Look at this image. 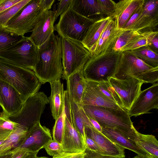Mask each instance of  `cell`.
Segmentation results:
<instances>
[{
    "label": "cell",
    "instance_id": "cell-23",
    "mask_svg": "<svg viewBox=\"0 0 158 158\" xmlns=\"http://www.w3.org/2000/svg\"><path fill=\"white\" fill-rule=\"evenodd\" d=\"M83 68L70 75L67 81V90L69 98L79 105H81L86 80L83 74Z\"/></svg>",
    "mask_w": 158,
    "mask_h": 158
},
{
    "label": "cell",
    "instance_id": "cell-31",
    "mask_svg": "<svg viewBox=\"0 0 158 158\" xmlns=\"http://www.w3.org/2000/svg\"><path fill=\"white\" fill-rule=\"evenodd\" d=\"M72 114L73 125L82 136L85 143L84 128L85 123L78 110V105L69 98Z\"/></svg>",
    "mask_w": 158,
    "mask_h": 158
},
{
    "label": "cell",
    "instance_id": "cell-11",
    "mask_svg": "<svg viewBox=\"0 0 158 158\" xmlns=\"http://www.w3.org/2000/svg\"><path fill=\"white\" fill-rule=\"evenodd\" d=\"M108 80L119 97L123 108L128 111L141 91L143 83L133 77L123 80L110 77Z\"/></svg>",
    "mask_w": 158,
    "mask_h": 158
},
{
    "label": "cell",
    "instance_id": "cell-47",
    "mask_svg": "<svg viewBox=\"0 0 158 158\" xmlns=\"http://www.w3.org/2000/svg\"><path fill=\"white\" fill-rule=\"evenodd\" d=\"M21 1V0H0V14Z\"/></svg>",
    "mask_w": 158,
    "mask_h": 158
},
{
    "label": "cell",
    "instance_id": "cell-32",
    "mask_svg": "<svg viewBox=\"0 0 158 158\" xmlns=\"http://www.w3.org/2000/svg\"><path fill=\"white\" fill-rule=\"evenodd\" d=\"M18 127L2 111L0 113V140L5 139Z\"/></svg>",
    "mask_w": 158,
    "mask_h": 158
},
{
    "label": "cell",
    "instance_id": "cell-17",
    "mask_svg": "<svg viewBox=\"0 0 158 158\" xmlns=\"http://www.w3.org/2000/svg\"><path fill=\"white\" fill-rule=\"evenodd\" d=\"M55 11L45 12L33 29L29 37L38 47L44 43L54 30Z\"/></svg>",
    "mask_w": 158,
    "mask_h": 158
},
{
    "label": "cell",
    "instance_id": "cell-38",
    "mask_svg": "<svg viewBox=\"0 0 158 158\" xmlns=\"http://www.w3.org/2000/svg\"><path fill=\"white\" fill-rule=\"evenodd\" d=\"M98 2L103 16L112 17L115 10L116 3L112 0H98Z\"/></svg>",
    "mask_w": 158,
    "mask_h": 158
},
{
    "label": "cell",
    "instance_id": "cell-51",
    "mask_svg": "<svg viewBox=\"0 0 158 158\" xmlns=\"http://www.w3.org/2000/svg\"><path fill=\"white\" fill-rule=\"evenodd\" d=\"M38 152H31L23 158H36Z\"/></svg>",
    "mask_w": 158,
    "mask_h": 158
},
{
    "label": "cell",
    "instance_id": "cell-49",
    "mask_svg": "<svg viewBox=\"0 0 158 158\" xmlns=\"http://www.w3.org/2000/svg\"><path fill=\"white\" fill-rule=\"evenodd\" d=\"M150 48L155 53L158 52V34L153 39L151 45L149 46Z\"/></svg>",
    "mask_w": 158,
    "mask_h": 158
},
{
    "label": "cell",
    "instance_id": "cell-19",
    "mask_svg": "<svg viewBox=\"0 0 158 158\" xmlns=\"http://www.w3.org/2000/svg\"><path fill=\"white\" fill-rule=\"evenodd\" d=\"M85 135L93 140L106 155L121 158L125 157V149L113 142L94 128L85 126Z\"/></svg>",
    "mask_w": 158,
    "mask_h": 158
},
{
    "label": "cell",
    "instance_id": "cell-40",
    "mask_svg": "<svg viewBox=\"0 0 158 158\" xmlns=\"http://www.w3.org/2000/svg\"><path fill=\"white\" fill-rule=\"evenodd\" d=\"M73 0H61L58 3L56 10L55 12V21L58 17L70 8Z\"/></svg>",
    "mask_w": 158,
    "mask_h": 158
},
{
    "label": "cell",
    "instance_id": "cell-50",
    "mask_svg": "<svg viewBox=\"0 0 158 158\" xmlns=\"http://www.w3.org/2000/svg\"><path fill=\"white\" fill-rule=\"evenodd\" d=\"M89 118L93 127L99 131L101 132L102 127L98 123L97 121L92 118Z\"/></svg>",
    "mask_w": 158,
    "mask_h": 158
},
{
    "label": "cell",
    "instance_id": "cell-10",
    "mask_svg": "<svg viewBox=\"0 0 158 158\" xmlns=\"http://www.w3.org/2000/svg\"><path fill=\"white\" fill-rule=\"evenodd\" d=\"M96 21L85 17L70 8L60 15L54 30L61 38L81 41L89 27Z\"/></svg>",
    "mask_w": 158,
    "mask_h": 158
},
{
    "label": "cell",
    "instance_id": "cell-14",
    "mask_svg": "<svg viewBox=\"0 0 158 158\" xmlns=\"http://www.w3.org/2000/svg\"><path fill=\"white\" fill-rule=\"evenodd\" d=\"M158 25V0H145L143 10L130 29L142 32L156 30Z\"/></svg>",
    "mask_w": 158,
    "mask_h": 158
},
{
    "label": "cell",
    "instance_id": "cell-48",
    "mask_svg": "<svg viewBox=\"0 0 158 158\" xmlns=\"http://www.w3.org/2000/svg\"><path fill=\"white\" fill-rule=\"evenodd\" d=\"M55 2L54 0H40V2L42 8L46 12L50 10Z\"/></svg>",
    "mask_w": 158,
    "mask_h": 158
},
{
    "label": "cell",
    "instance_id": "cell-36",
    "mask_svg": "<svg viewBox=\"0 0 158 158\" xmlns=\"http://www.w3.org/2000/svg\"><path fill=\"white\" fill-rule=\"evenodd\" d=\"M96 82L100 91L121 108L124 109L119 97L109 81Z\"/></svg>",
    "mask_w": 158,
    "mask_h": 158
},
{
    "label": "cell",
    "instance_id": "cell-41",
    "mask_svg": "<svg viewBox=\"0 0 158 158\" xmlns=\"http://www.w3.org/2000/svg\"><path fill=\"white\" fill-rule=\"evenodd\" d=\"M63 111L65 117L73 123L72 114L69 95L67 91H64V106Z\"/></svg>",
    "mask_w": 158,
    "mask_h": 158
},
{
    "label": "cell",
    "instance_id": "cell-25",
    "mask_svg": "<svg viewBox=\"0 0 158 158\" xmlns=\"http://www.w3.org/2000/svg\"><path fill=\"white\" fill-rule=\"evenodd\" d=\"M51 88L50 96L48 99L52 115L55 120L63 111L64 106L63 84L60 79L49 82Z\"/></svg>",
    "mask_w": 158,
    "mask_h": 158
},
{
    "label": "cell",
    "instance_id": "cell-21",
    "mask_svg": "<svg viewBox=\"0 0 158 158\" xmlns=\"http://www.w3.org/2000/svg\"><path fill=\"white\" fill-rule=\"evenodd\" d=\"M145 1L123 0L116 3L115 10L112 16L116 29H123L131 16Z\"/></svg>",
    "mask_w": 158,
    "mask_h": 158
},
{
    "label": "cell",
    "instance_id": "cell-1",
    "mask_svg": "<svg viewBox=\"0 0 158 158\" xmlns=\"http://www.w3.org/2000/svg\"><path fill=\"white\" fill-rule=\"evenodd\" d=\"M37 47V59L33 71L42 84L60 79L63 73L61 38L53 32Z\"/></svg>",
    "mask_w": 158,
    "mask_h": 158
},
{
    "label": "cell",
    "instance_id": "cell-26",
    "mask_svg": "<svg viewBox=\"0 0 158 158\" xmlns=\"http://www.w3.org/2000/svg\"><path fill=\"white\" fill-rule=\"evenodd\" d=\"M70 8L90 19L97 20L105 17L101 13L98 0H73Z\"/></svg>",
    "mask_w": 158,
    "mask_h": 158
},
{
    "label": "cell",
    "instance_id": "cell-13",
    "mask_svg": "<svg viewBox=\"0 0 158 158\" xmlns=\"http://www.w3.org/2000/svg\"><path fill=\"white\" fill-rule=\"evenodd\" d=\"M25 102L19 93L10 84L0 80V105L8 117L18 112Z\"/></svg>",
    "mask_w": 158,
    "mask_h": 158
},
{
    "label": "cell",
    "instance_id": "cell-37",
    "mask_svg": "<svg viewBox=\"0 0 158 158\" xmlns=\"http://www.w3.org/2000/svg\"><path fill=\"white\" fill-rule=\"evenodd\" d=\"M64 111L55 120L52 129L53 139L62 144L64 130Z\"/></svg>",
    "mask_w": 158,
    "mask_h": 158
},
{
    "label": "cell",
    "instance_id": "cell-33",
    "mask_svg": "<svg viewBox=\"0 0 158 158\" xmlns=\"http://www.w3.org/2000/svg\"><path fill=\"white\" fill-rule=\"evenodd\" d=\"M31 0L21 1L0 14V29H2L6 23Z\"/></svg>",
    "mask_w": 158,
    "mask_h": 158
},
{
    "label": "cell",
    "instance_id": "cell-18",
    "mask_svg": "<svg viewBox=\"0 0 158 158\" xmlns=\"http://www.w3.org/2000/svg\"><path fill=\"white\" fill-rule=\"evenodd\" d=\"M124 31L123 29H116L112 18L98 42L90 51L91 56L102 54L113 50L118 37Z\"/></svg>",
    "mask_w": 158,
    "mask_h": 158
},
{
    "label": "cell",
    "instance_id": "cell-27",
    "mask_svg": "<svg viewBox=\"0 0 158 158\" xmlns=\"http://www.w3.org/2000/svg\"><path fill=\"white\" fill-rule=\"evenodd\" d=\"M28 132L27 130L18 126L0 145V157L11 153L18 147L25 140Z\"/></svg>",
    "mask_w": 158,
    "mask_h": 158
},
{
    "label": "cell",
    "instance_id": "cell-22",
    "mask_svg": "<svg viewBox=\"0 0 158 158\" xmlns=\"http://www.w3.org/2000/svg\"><path fill=\"white\" fill-rule=\"evenodd\" d=\"M101 132L124 148L132 151L141 156L151 158L145 152L137 145L135 142L128 138L120 132L114 129L105 127H102Z\"/></svg>",
    "mask_w": 158,
    "mask_h": 158
},
{
    "label": "cell",
    "instance_id": "cell-44",
    "mask_svg": "<svg viewBox=\"0 0 158 158\" xmlns=\"http://www.w3.org/2000/svg\"><path fill=\"white\" fill-rule=\"evenodd\" d=\"M85 142L86 147L100 154L106 155L104 151L93 140L86 135Z\"/></svg>",
    "mask_w": 158,
    "mask_h": 158
},
{
    "label": "cell",
    "instance_id": "cell-2",
    "mask_svg": "<svg viewBox=\"0 0 158 158\" xmlns=\"http://www.w3.org/2000/svg\"><path fill=\"white\" fill-rule=\"evenodd\" d=\"M82 107L88 117L97 121L102 127L114 129L137 142V131L127 110L89 105L82 106Z\"/></svg>",
    "mask_w": 158,
    "mask_h": 158
},
{
    "label": "cell",
    "instance_id": "cell-52",
    "mask_svg": "<svg viewBox=\"0 0 158 158\" xmlns=\"http://www.w3.org/2000/svg\"><path fill=\"white\" fill-rule=\"evenodd\" d=\"M12 151L11 152L6 155L0 157V158H10L12 155Z\"/></svg>",
    "mask_w": 158,
    "mask_h": 158
},
{
    "label": "cell",
    "instance_id": "cell-6",
    "mask_svg": "<svg viewBox=\"0 0 158 158\" xmlns=\"http://www.w3.org/2000/svg\"><path fill=\"white\" fill-rule=\"evenodd\" d=\"M38 47L30 37L20 40L0 52V58L22 68L32 70L37 57Z\"/></svg>",
    "mask_w": 158,
    "mask_h": 158
},
{
    "label": "cell",
    "instance_id": "cell-29",
    "mask_svg": "<svg viewBox=\"0 0 158 158\" xmlns=\"http://www.w3.org/2000/svg\"><path fill=\"white\" fill-rule=\"evenodd\" d=\"M158 34V31H150L142 32L124 46L121 51H132L143 46H149L153 39Z\"/></svg>",
    "mask_w": 158,
    "mask_h": 158
},
{
    "label": "cell",
    "instance_id": "cell-30",
    "mask_svg": "<svg viewBox=\"0 0 158 158\" xmlns=\"http://www.w3.org/2000/svg\"><path fill=\"white\" fill-rule=\"evenodd\" d=\"M127 51L149 66L155 68L158 67V54L153 51L148 46Z\"/></svg>",
    "mask_w": 158,
    "mask_h": 158
},
{
    "label": "cell",
    "instance_id": "cell-12",
    "mask_svg": "<svg viewBox=\"0 0 158 158\" xmlns=\"http://www.w3.org/2000/svg\"><path fill=\"white\" fill-rule=\"evenodd\" d=\"M158 108V83L140 92L131 105L128 113L131 117L149 113L152 109Z\"/></svg>",
    "mask_w": 158,
    "mask_h": 158
},
{
    "label": "cell",
    "instance_id": "cell-4",
    "mask_svg": "<svg viewBox=\"0 0 158 158\" xmlns=\"http://www.w3.org/2000/svg\"><path fill=\"white\" fill-rule=\"evenodd\" d=\"M129 77L143 83L154 84L158 80V67L149 66L127 51L122 52L114 77L123 80Z\"/></svg>",
    "mask_w": 158,
    "mask_h": 158
},
{
    "label": "cell",
    "instance_id": "cell-9",
    "mask_svg": "<svg viewBox=\"0 0 158 158\" xmlns=\"http://www.w3.org/2000/svg\"><path fill=\"white\" fill-rule=\"evenodd\" d=\"M40 1L31 0L6 23L4 28L21 36L32 31L45 12Z\"/></svg>",
    "mask_w": 158,
    "mask_h": 158
},
{
    "label": "cell",
    "instance_id": "cell-28",
    "mask_svg": "<svg viewBox=\"0 0 158 158\" xmlns=\"http://www.w3.org/2000/svg\"><path fill=\"white\" fill-rule=\"evenodd\" d=\"M137 140L136 142L151 158H158V142L152 135H145L137 132Z\"/></svg>",
    "mask_w": 158,
    "mask_h": 158
},
{
    "label": "cell",
    "instance_id": "cell-3",
    "mask_svg": "<svg viewBox=\"0 0 158 158\" xmlns=\"http://www.w3.org/2000/svg\"><path fill=\"white\" fill-rule=\"evenodd\" d=\"M0 80L15 89L24 102L38 92L42 84L33 71L0 58Z\"/></svg>",
    "mask_w": 158,
    "mask_h": 158
},
{
    "label": "cell",
    "instance_id": "cell-53",
    "mask_svg": "<svg viewBox=\"0 0 158 158\" xmlns=\"http://www.w3.org/2000/svg\"><path fill=\"white\" fill-rule=\"evenodd\" d=\"M133 158H146V157H143L141 156H139L138 155L135 156Z\"/></svg>",
    "mask_w": 158,
    "mask_h": 158
},
{
    "label": "cell",
    "instance_id": "cell-8",
    "mask_svg": "<svg viewBox=\"0 0 158 158\" xmlns=\"http://www.w3.org/2000/svg\"><path fill=\"white\" fill-rule=\"evenodd\" d=\"M48 98L43 92H38L29 98L17 113L8 117L10 120L29 131L40 122Z\"/></svg>",
    "mask_w": 158,
    "mask_h": 158
},
{
    "label": "cell",
    "instance_id": "cell-16",
    "mask_svg": "<svg viewBox=\"0 0 158 158\" xmlns=\"http://www.w3.org/2000/svg\"><path fill=\"white\" fill-rule=\"evenodd\" d=\"M52 139L50 130L38 123L28 132L23 142L18 147L33 152L39 151Z\"/></svg>",
    "mask_w": 158,
    "mask_h": 158
},
{
    "label": "cell",
    "instance_id": "cell-34",
    "mask_svg": "<svg viewBox=\"0 0 158 158\" xmlns=\"http://www.w3.org/2000/svg\"><path fill=\"white\" fill-rule=\"evenodd\" d=\"M142 33L139 31L135 29L124 30L118 37L113 50L121 52V49L124 46Z\"/></svg>",
    "mask_w": 158,
    "mask_h": 158
},
{
    "label": "cell",
    "instance_id": "cell-45",
    "mask_svg": "<svg viewBox=\"0 0 158 158\" xmlns=\"http://www.w3.org/2000/svg\"><path fill=\"white\" fill-rule=\"evenodd\" d=\"M84 152H63L52 158H83Z\"/></svg>",
    "mask_w": 158,
    "mask_h": 158
},
{
    "label": "cell",
    "instance_id": "cell-42",
    "mask_svg": "<svg viewBox=\"0 0 158 158\" xmlns=\"http://www.w3.org/2000/svg\"><path fill=\"white\" fill-rule=\"evenodd\" d=\"M84 152L85 155L83 158H121L100 154L91 150L87 147Z\"/></svg>",
    "mask_w": 158,
    "mask_h": 158
},
{
    "label": "cell",
    "instance_id": "cell-46",
    "mask_svg": "<svg viewBox=\"0 0 158 158\" xmlns=\"http://www.w3.org/2000/svg\"><path fill=\"white\" fill-rule=\"evenodd\" d=\"M10 158H23L31 152L27 149L18 147L12 150Z\"/></svg>",
    "mask_w": 158,
    "mask_h": 158
},
{
    "label": "cell",
    "instance_id": "cell-5",
    "mask_svg": "<svg viewBox=\"0 0 158 158\" xmlns=\"http://www.w3.org/2000/svg\"><path fill=\"white\" fill-rule=\"evenodd\" d=\"M122 52L112 50L104 54L90 56L85 64L83 74L87 81L95 82L108 81L114 77Z\"/></svg>",
    "mask_w": 158,
    "mask_h": 158
},
{
    "label": "cell",
    "instance_id": "cell-35",
    "mask_svg": "<svg viewBox=\"0 0 158 158\" xmlns=\"http://www.w3.org/2000/svg\"><path fill=\"white\" fill-rule=\"evenodd\" d=\"M23 36L4 28L0 29V52L21 40Z\"/></svg>",
    "mask_w": 158,
    "mask_h": 158
},
{
    "label": "cell",
    "instance_id": "cell-7",
    "mask_svg": "<svg viewBox=\"0 0 158 158\" xmlns=\"http://www.w3.org/2000/svg\"><path fill=\"white\" fill-rule=\"evenodd\" d=\"M61 40L62 77L66 80L70 75L83 68L91 54L81 41L66 38H61Z\"/></svg>",
    "mask_w": 158,
    "mask_h": 158
},
{
    "label": "cell",
    "instance_id": "cell-55",
    "mask_svg": "<svg viewBox=\"0 0 158 158\" xmlns=\"http://www.w3.org/2000/svg\"><path fill=\"white\" fill-rule=\"evenodd\" d=\"M36 158H49L46 157H37Z\"/></svg>",
    "mask_w": 158,
    "mask_h": 158
},
{
    "label": "cell",
    "instance_id": "cell-15",
    "mask_svg": "<svg viewBox=\"0 0 158 158\" xmlns=\"http://www.w3.org/2000/svg\"><path fill=\"white\" fill-rule=\"evenodd\" d=\"M81 105L102 106L115 109H125L121 108L100 91L96 82L87 80Z\"/></svg>",
    "mask_w": 158,
    "mask_h": 158
},
{
    "label": "cell",
    "instance_id": "cell-43",
    "mask_svg": "<svg viewBox=\"0 0 158 158\" xmlns=\"http://www.w3.org/2000/svg\"><path fill=\"white\" fill-rule=\"evenodd\" d=\"M143 4L140 6L136 10L126 24L123 29L124 30H127L130 29L141 13L143 9Z\"/></svg>",
    "mask_w": 158,
    "mask_h": 158
},
{
    "label": "cell",
    "instance_id": "cell-24",
    "mask_svg": "<svg viewBox=\"0 0 158 158\" xmlns=\"http://www.w3.org/2000/svg\"><path fill=\"white\" fill-rule=\"evenodd\" d=\"M112 18L111 17H103L94 22L89 27L81 42L89 52L98 42Z\"/></svg>",
    "mask_w": 158,
    "mask_h": 158
},
{
    "label": "cell",
    "instance_id": "cell-20",
    "mask_svg": "<svg viewBox=\"0 0 158 158\" xmlns=\"http://www.w3.org/2000/svg\"><path fill=\"white\" fill-rule=\"evenodd\" d=\"M62 145L63 151L66 152H84L86 148L81 135L65 116Z\"/></svg>",
    "mask_w": 158,
    "mask_h": 158
},
{
    "label": "cell",
    "instance_id": "cell-54",
    "mask_svg": "<svg viewBox=\"0 0 158 158\" xmlns=\"http://www.w3.org/2000/svg\"><path fill=\"white\" fill-rule=\"evenodd\" d=\"M4 140H0V145L4 141Z\"/></svg>",
    "mask_w": 158,
    "mask_h": 158
},
{
    "label": "cell",
    "instance_id": "cell-39",
    "mask_svg": "<svg viewBox=\"0 0 158 158\" xmlns=\"http://www.w3.org/2000/svg\"><path fill=\"white\" fill-rule=\"evenodd\" d=\"M43 148L45 149L49 155L52 157L58 155L63 152L62 144L53 139L48 142Z\"/></svg>",
    "mask_w": 158,
    "mask_h": 158
}]
</instances>
